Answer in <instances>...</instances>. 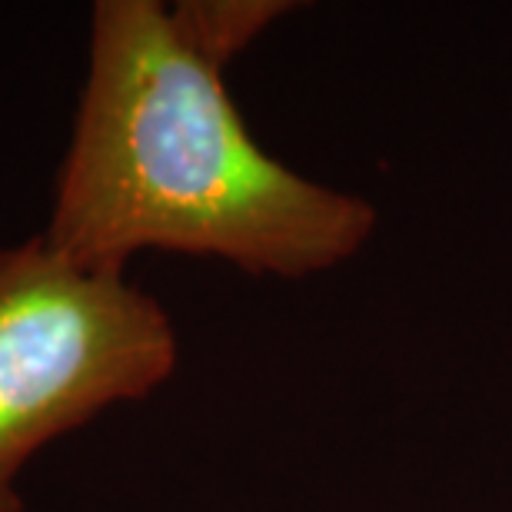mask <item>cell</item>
<instances>
[{
	"label": "cell",
	"instance_id": "cell-1",
	"mask_svg": "<svg viewBox=\"0 0 512 512\" xmlns=\"http://www.w3.org/2000/svg\"><path fill=\"white\" fill-rule=\"evenodd\" d=\"M380 210L273 157L223 70L183 44L157 0H97L87 77L44 237L94 273L140 253L217 260L260 280L353 263Z\"/></svg>",
	"mask_w": 512,
	"mask_h": 512
},
{
	"label": "cell",
	"instance_id": "cell-2",
	"mask_svg": "<svg viewBox=\"0 0 512 512\" xmlns=\"http://www.w3.org/2000/svg\"><path fill=\"white\" fill-rule=\"evenodd\" d=\"M180 363L157 296L94 273L44 237L0 247V512H24L17 479L40 449L153 396Z\"/></svg>",
	"mask_w": 512,
	"mask_h": 512
},
{
	"label": "cell",
	"instance_id": "cell-3",
	"mask_svg": "<svg viewBox=\"0 0 512 512\" xmlns=\"http://www.w3.org/2000/svg\"><path fill=\"white\" fill-rule=\"evenodd\" d=\"M293 10L290 0H180L167 14L183 44L227 74L233 60Z\"/></svg>",
	"mask_w": 512,
	"mask_h": 512
}]
</instances>
